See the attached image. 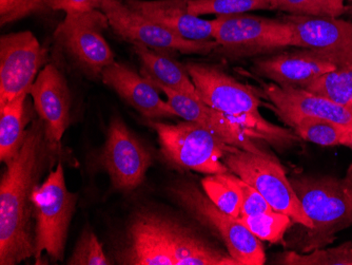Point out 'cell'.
<instances>
[{"label":"cell","mask_w":352,"mask_h":265,"mask_svg":"<svg viewBox=\"0 0 352 265\" xmlns=\"http://www.w3.org/2000/svg\"><path fill=\"white\" fill-rule=\"evenodd\" d=\"M45 125L39 118L27 130L19 153L7 163L0 183V264L15 265L34 256L32 195L45 165ZM51 146V145H50Z\"/></svg>","instance_id":"cell-1"},{"label":"cell","mask_w":352,"mask_h":265,"mask_svg":"<svg viewBox=\"0 0 352 265\" xmlns=\"http://www.w3.org/2000/svg\"><path fill=\"white\" fill-rule=\"evenodd\" d=\"M118 257L120 264L239 265L199 231L156 211L134 215Z\"/></svg>","instance_id":"cell-2"},{"label":"cell","mask_w":352,"mask_h":265,"mask_svg":"<svg viewBox=\"0 0 352 265\" xmlns=\"http://www.w3.org/2000/svg\"><path fill=\"white\" fill-rule=\"evenodd\" d=\"M289 180L312 227L294 231L287 247L306 254L332 244L338 233L352 226V164L344 179L298 176Z\"/></svg>","instance_id":"cell-3"},{"label":"cell","mask_w":352,"mask_h":265,"mask_svg":"<svg viewBox=\"0 0 352 265\" xmlns=\"http://www.w3.org/2000/svg\"><path fill=\"white\" fill-rule=\"evenodd\" d=\"M186 68L199 100L239 125L249 138L280 149L290 147L298 140L290 130L263 116L260 112L262 102L251 87L212 65L188 63Z\"/></svg>","instance_id":"cell-4"},{"label":"cell","mask_w":352,"mask_h":265,"mask_svg":"<svg viewBox=\"0 0 352 265\" xmlns=\"http://www.w3.org/2000/svg\"><path fill=\"white\" fill-rule=\"evenodd\" d=\"M171 195L195 220L223 243L227 252L239 265L266 262L260 239L237 218L219 209L199 186L191 182H177L171 187Z\"/></svg>","instance_id":"cell-5"},{"label":"cell","mask_w":352,"mask_h":265,"mask_svg":"<svg viewBox=\"0 0 352 265\" xmlns=\"http://www.w3.org/2000/svg\"><path fill=\"white\" fill-rule=\"evenodd\" d=\"M77 195L67 187L63 163L59 162L47 179L35 187L32 203L35 213V262L43 253L52 260L65 256L69 226L76 209Z\"/></svg>","instance_id":"cell-6"},{"label":"cell","mask_w":352,"mask_h":265,"mask_svg":"<svg viewBox=\"0 0 352 265\" xmlns=\"http://www.w3.org/2000/svg\"><path fill=\"white\" fill-rule=\"evenodd\" d=\"M223 161L229 173L256 189L274 211L289 215L294 224L311 229L312 222L302 209L286 171L274 156L254 153L232 146Z\"/></svg>","instance_id":"cell-7"},{"label":"cell","mask_w":352,"mask_h":265,"mask_svg":"<svg viewBox=\"0 0 352 265\" xmlns=\"http://www.w3.org/2000/svg\"><path fill=\"white\" fill-rule=\"evenodd\" d=\"M149 126L155 130L164 157L170 163L208 176L229 173L223 160L232 146L201 125L190 120L167 124L149 120Z\"/></svg>","instance_id":"cell-8"},{"label":"cell","mask_w":352,"mask_h":265,"mask_svg":"<svg viewBox=\"0 0 352 265\" xmlns=\"http://www.w3.org/2000/svg\"><path fill=\"white\" fill-rule=\"evenodd\" d=\"M211 21L217 51L232 59L254 56L292 45V32L284 19L245 13L217 17Z\"/></svg>","instance_id":"cell-9"},{"label":"cell","mask_w":352,"mask_h":265,"mask_svg":"<svg viewBox=\"0 0 352 265\" xmlns=\"http://www.w3.org/2000/svg\"><path fill=\"white\" fill-rule=\"evenodd\" d=\"M108 27V19L100 9L66 14L55 30V41L88 76L96 78L116 61L113 51L104 37Z\"/></svg>","instance_id":"cell-10"},{"label":"cell","mask_w":352,"mask_h":265,"mask_svg":"<svg viewBox=\"0 0 352 265\" xmlns=\"http://www.w3.org/2000/svg\"><path fill=\"white\" fill-rule=\"evenodd\" d=\"M114 32L132 45H145L156 51H174L183 54H210L217 51L214 41H190L167 28L150 21L130 9L122 0H102L100 8Z\"/></svg>","instance_id":"cell-11"},{"label":"cell","mask_w":352,"mask_h":265,"mask_svg":"<svg viewBox=\"0 0 352 265\" xmlns=\"http://www.w3.org/2000/svg\"><path fill=\"white\" fill-rule=\"evenodd\" d=\"M98 164L108 173L114 189L131 191L145 181L152 157L126 123L114 116L109 124Z\"/></svg>","instance_id":"cell-12"},{"label":"cell","mask_w":352,"mask_h":265,"mask_svg":"<svg viewBox=\"0 0 352 265\" xmlns=\"http://www.w3.org/2000/svg\"><path fill=\"white\" fill-rule=\"evenodd\" d=\"M45 61L41 43L30 31L0 39V107L30 93Z\"/></svg>","instance_id":"cell-13"},{"label":"cell","mask_w":352,"mask_h":265,"mask_svg":"<svg viewBox=\"0 0 352 265\" xmlns=\"http://www.w3.org/2000/svg\"><path fill=\"white\" fill-rule=\"evenodd\" d=\"M292 45L329 57L339 66L352 63V21L340 17L286 15Z\"/></svg>","instance_id":"cell-14"},{"label":"cell","mask_w":352,"mask_h":265,"mask_svg":"<svg viewBox=\"0 0 352 265\" xmlns=\"http://www.w3.org/2000/svg\"><path fill=\"white\" fill-rule=\"evenodd\" d=\"M30 96L45 125L47 142L52 147L59 145L71 122L72 98L66 77L54 65H47L36 77Z\"/></svg>","instance_id":"cell-15"},{"label":"cell","mask_w":352,"mask_h":265,"mask_svg":"<svg viewBox=\"0 0 352 265\" xmlns=\"http://www.w3.org/2000/svg\"><path fill=\"white\" fill-rule=\"evenodd\" d=\"M263 96L272 104L276 114L292 126L305 118H325L343 125H352V112L304 88L263 84Z\"/></svg>","instance_id":"cell-16"},{"label":"cell","mask_w":352,"mask_h":265,"mask_svg":"<svg viewBox=\"0 0 352 265\" xmlns=\"http://www.w3.org/2000/svg\"><path fill=\"white\" fill-rule=\"evenodd\" d=\"M155 85V84H154ZM158 90L167 96L168 103L171 105L179 118L185 120L195 122L212 132L223 143L246 151L268 156L256 142L247 136L239 125L227 118L221 112L212 107L208 106L201 100L185 96L183 93L176 92L166 88L162 85H155Z\"/></svg>","instance_id":"cell-17"},{"label":"cell","mask_w":352,"mask_h":265,"mask_svg":"<svg viewBox=\"0 0 352 265\" xmlns=\"http://www.w3.org/2000/svg\"><path fill=\"white\" fill-rule=\"evenodd\" d=\"M340 67L329 57L314 51L280 53L256 59L253 70L282 87L305 88L318 76Z\"/></svg>","instance_id":"cell-18"},{"label":"cell","mask_w":352,"mask_h":265,"mask_svg":"<svg viewBox=\"0 0 352 265\" xmlns=\"http://www.w3.org/2000/svg\"><path fill=\"white\" fill-rule=\"evenodd\" d=\"M100 77L104 85L148 120L177 116L168 100L161 98L155 85L129 67L114 61L104 69Z\"/></svg>","instance_id":"cell-19"},{"label":"cell","mask_w":352,"mask_h":265,"mask_svg":"<svg viewBox=\"0 0 352 265\" xmlns=\"http://www.w3.org/2000/svg\"><path fill=\"white\" fill-rule=\"evenodd\" d=\"M130 9L190 41H213L212 21L195 17L189 0H124Z\"/></svg>","instance_id":"cell-20"},{"label":"cell","mask_w":352,"mask_h":265,"mask_svg":"<svg viewBox=\"0 0 352 265\" xmlns=\"http://www.w3.org/2000/svg\"><path fill=\"white\" fill-rule=\"evenodd\" d=\"M133 52L140 59V74L150 82L199 100L186 65L145 45H133Z\"/></svg>","instance_id":"cell-21"},{"label":"cell","mask_w":352,"mask_h":265,"mask_svg":"<svg viewBox=\"0 0 352 265\" xmlns=\"http://www.w3.org/2000/svg\"><path fill=\"white\" fill-rule=\"evenodd\" d=\"M28 94L30 93H23L0 107V160L3 163H9L19 153L25 141Z\"/></svg>","instance_id":"cell-22"},{"label":"cell","mask_w":352,"mask_h":265,"mask_svg":"<svg viewBox=\"0 0 352 265\" xmlns=\"http://www.w3.org/2000/svg\"><path fill=\"white\" fill-rule=\"evenodd\" d=\"M304 89L342 106H347L352 100V63L318 76Z\"/></svg>","instance_id":"cell-23"},{"label":"cell","mask_w":352,"mask_h":265,"mask_svg":"<svg viewBox=\"0 0 352 265\" xmlns=\"http://www.w3.org/2000/svg\"><path fill=\"white\" fill-rule=\"evenodd\" d=\"M350 125L340 124L325 118H305L296 120L292 127L296 136L302 140L324 146L333 147L341 145V138Z\"/></svg>","instance_id":"cell-24"},{"label":"cell","mask_w":352,"mask_h":265,"mask_svg":"<svg viewBox=\"0 0 352 265\" xmlns=\"http://www.w3.org/2000/svg\"><path fill=\"white\" fill-rule=\"evenodd\" d=\"M237 219L261 241L272 244L282 242L285 233L294 223L289 215L274 211L255 215H239Z\"/></svg>","instance_id":"cell-25"},{"label":"cell","mask_w":352,"mask_h":265,"mask_svg":"<svg viewBox=\"0 0 352 265\" xmlns=\"http://www.w3.org/2000/svg\"><path fill=\"white\" fill-rule=\"evenodd\" d=\"M201 189L211 201L221 211L233 217L241 215V195L234 182L231 179V173L209 175L201 180Z\"/></svg>","instance_id":"cell-26"},{"label":"cell","mask_w":352,"mask_h":265,"mask_svg":"<svg viewBox=\"0 0 352 265\" xmlns=\"http://www.w3.org/2000/svg\"><path fill=\"white\" fill-rule=\"evenodd\" d=\"M188 10L195 17H226L258 10H272V7L269 0H189Z\"/></svg>","instance_id":"cell-27"},{"label":"cell","mask_w":352,"mask_h":265,"mask_svg":"<svg viewBox=\"0 0 352 265\" xmlns=\"http://www.w3.org/2000/svg\"><path fill=\"white\" fill-rule=\"evenodd\" d=\"M282 264L352 265V241L338 247H323L306 254L292 252L283 255Z\"/></svg>","instance_id":"cell-28"},{"label":"cell","mask_w":352,"mask_h":265,"mask_svg":"<svg viewBox=\"0 0 352 265\" xmlns=\"http://www.w3.org/2000/svg\"><path fill=\"white\" fill-rule=\"evenodd\" d=\"M272 10L290 15L341 17L346 14L345 0H269Z\"/></svg>","instance_id":"cell-29"},{"label":"cell","mask_w":352,"mask_h":265,"mask_svg":"<svg viewBox=\"0 0 352 265\" xmlns=\"http://www.w3.org/2000/svg\"><path fill=\"white\" fill-rule=\"evenodd\" d=\"M70 265H109L102 243L93 233L92 229H86L77 241L72 256L68 260Z\"/></svg>","instance_id":"cell-30"},{"label":"cell","mask_w":352,"mask_h":265,"mask_svg":"<svg viewBox=\"0 0 352 265\" xmlns=\"http://www.w3.org/2000/svg\"><path fill=\"white\" fill-rule=\"evenodd\" d=\"M53 0H0L1 25L50 10Z\"/></svg>","instance_id":"cell-31"},{"label":"cell","mask_w":352,"mask_h":265,"mask_svg":"<svg viewBox=\"0 0 352 265\" xmlns=\"http://www.w3.org/2000/svg\"><path fill=\"white\" fill-rule=\"evenodd\" d=\"M231 179L234 182L241 195V215H255L260 213H270L274 209L269 205L268 202L252 186L243 181L241 178L231 173Z\"/></svg>","instance_id":"cell-32"},{"label":"cell","mask_w":352,"mask_h":265,"mask_svg":"<svg viewBox=\"0 0 352 265\" xmlns=\"http://www.w3.org/2000/svg\"><path fill=\"white\" fill-rule=\"evenodd\" d=\"M102 0H53L50 10L66 14L86 13L100 8Z\"/></svg>","instance_id":"cell-33"},{"label":"cell","mask_w":352,"mask_h":265,"mask_svg":"<svg viewBox=\"0 0 352 265\" xmlns=\"http://www.w3.org/2000/svg\"><path fill=\"white\" fill-rule=\"evenodd\" d=\"M341 145L352 149V125L348 126L346 129L345 134H343L341 138Z\"/></svg>","instance_id":"cell-34"},{"label":"cell","mask_w":352,"mask_h":265,"mask_svg":"<svg viewBox=\"0 0 352 265\" xmlns=\"http://www.w3.org/2000/svg\"><path fill=\"white\" fill-rule=\"evenodd\" d=\"M346 3V14H350V15H352V0H345Z\"/></svg>","instance_id":"cell-35"},{"label":"cell","mask_w":352,"mask_h":265,"mask_svg":"<svg viewBox=\"0 0 352 265\" xmlns=\"http://www.w3.org/2000/svg\"><path fill=\"white\" fill-rule=\"evenodd\" d=\"M347 106H348V108H349L350 110H351V112H352V100H350V103H349V104L347 105Z\"/></svg>","instance_id":"cell-36"}]
</instances>
